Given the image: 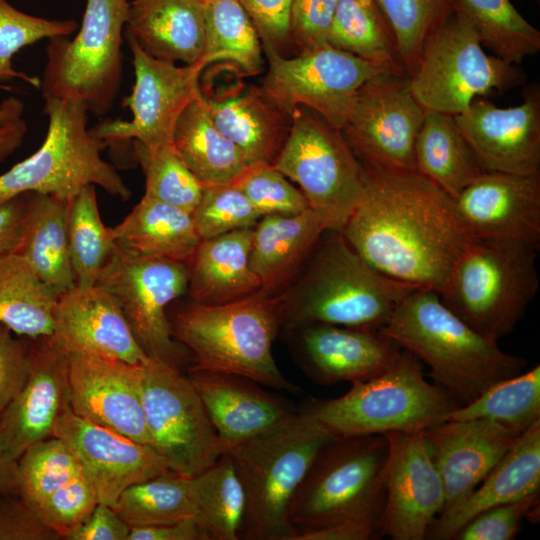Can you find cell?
<instances>
[{"mask_svg":"<svg viewBox=\"0 0 540 540\" xmlns=\"http://www.w3.org/2000/svg\"><path fill=\"white\" fill-rule=\"evenodd\" d=\"M363 167L364 194L342 236L386 277L438 292L475 239L454 198L416 170Z\"/></svg>","mask_w":540,"mask_h":540,"instance_id":"1","label":"cell"},{"mask_svg":"<svg viewBox=\"0 0 540 540\" xmlns=\"http://www.w3.org/2000/svg\"><path fill=\"white\" fill-rule=\"evenodd\" d=\"M380 332L424 362L436 385L459 406L497 382L524 371V358L503 351L441 300L435 290L413 289Z\"/></svg>","mask_w":540,"mask_h":540,"instance_id":"2","label":"cell"},{"mask_svg":"<svg viewBox=\"0 0 540 540\" xmlns=\"http://www.w3.org/2000/svg\"><path fill=\"white\" fill-rule=\"evenodd\" d=\"M319 240L299 277L279 295L282 325L324 323L379 330L413 289L370 266L342 234Z\"/></svg>","mask_w":540,"mask_h":540,"instance_id":"3","label":"cell"},{"mask_svg":"<svg viewBox=\"0 0 540 540\" xmlns=\"http://www.w3.org/2000/svg\"><path fill=\"white\" fill-rule=\"evenodd\" d=\"M173 337L192 355L189 369L225 372L249 378L276 390L300 394L287 380L272 353L282 325L279 295L260 291L233 302H198L179 310L170 320Z\"/></svg>","mask_w":540,"mask_h":540,"instance_id":"4","label":"cell"},{"mask_svg":"<svg viewBox=\"0 0 540 540\" xmlns=\"http://www.w3.org/2000/svg\"><path fill=\"white\" fill-rule=\"evenodd\" d=\"M333 435L299 410L263 433L227 450L246 505L239 540H294L293 496L320 448Z\"/></svg>","mask_w":540,"mask_h":540,"instance_id":"5","label":"cell"},{"mask_svg":"<svg viewBox=\"0 0 540 540\" xmlns=\"http://www.w3.org/2000/svg\"><path fill=\"white\" fill-rule=\"evenodd\" d=\"M457 407L444 389L425 379L421 361L402 349L379 375L353 383L338 398L312 399L299 411L333 436H353L424 431Z\"/></svg>","mask_w":540,"mask_h":540,"instance_id":"6","label":"cell"},{"mask_svg":"<svg viewBox=\"0 0 540 540\" xmlns=\"http://www.w3.org/2000/svg\"><path fill=\"white\" fill-rule=\"evenodd\" d=\"M384 435L333 436L318 451L290 504L299 532L345 520L379 530L386 499Z\"/></svg>","mask_w":540,"mask_h":540,"instance_id":"7","label":"cell"},{"mask_svg":"<svg viewBox=\"0 0 540 540\" xmlns=\"http://www.w3.org/2000/svg\"><path fill=\"white\" fill-rule=\"evenodd\" d=\"M44 103L48 118L45 139L33 154L0 174V203L26 193L70 201L88 185L128 200L130 188L101 155L108 143L87 127V110L52 97H44Z\"/></svg>","mask_w":540,"mask_h":540,"instance_id":"8","label":"cell"},{"mask_svg":"<svg viewBox=\"0 0 540 540\" xmlns=\"http://www.w3.org/2000/svg\"><path fill=\"white\" fill-rule=\"evenodd\" d=\"M537 250L474 239L438 291L443 303L472 329L497 341L509 335L539 288Z\"/></svg>","mask_w":540,"mask_h":540,"instance_id":"9","label":"cell"},{"mask_svg":"<svg viewBox=\"0 0 540 540\" xmlns=\"http://www.w3.org/2000/svg\"><path fill=\"white\" fill-rule=\"evenodd\" d=\"M129 0H87L74 38L48 40L40 90L44 97L82 105L104 116L114 105L122 73Z\"/></svg>","mask_w":540,"mask_h":540,"instance_id":"10","label":"cell"},{"mask_svg":"<svg viewBox=\"0 0 540 540\" xmlns=\"http://www.w3.org/2000/svg\"><path fill=\"white\" fill-rule=\"evenodd\" d=\"M525 80L518 65L485 53L472 24L454 5L426 38L408 85L425 110L455 116L477 97L506 92Z\"/></svg>","mask_w":540,"mask_h":540,"instance_id":"11","label":"cell"},{"mask_svg":"<svg viewBox=\"0 0 540 540\" xmlns=\"http://www.w3.org/2000/svg\"><path fill=\"white\" fill-rule=\"evenodd\" d=\"M274 167L295 182L326 231L342 233L365 190L364 167L341 130L306 107L291 114Z\"/></svg>","mask_w":540,"mask_h":540,"instance_id":"12","label":"cell"},{"mask_svg":"<svg viewBox=\"0 0 540 540\" xmlns=\"http://www.w3.org/2000/svg\"><path fill=\"white\" fill-rule=\"evenodd\" d=\"M140 383L150 446L168 470L191 478L225 453L200 396L179 368L149 358Z\"/></svg>","mask_w":540,"mask_h":540,"instance_id":"13","label":"cell"},{"mask_svg":"<svg viewBox=\"0 0 540 540\" xmlns=\"http://www.w3.org/2000/svg\"><path fill=\"white\" fill-rule=\"evenodd\" d=\"M96 284L118 304L143 351L180 368L188 350L173 337L166 309L187 291V263L117 247Z\"/></svg>","mask_w":540,"mask_h":540,"instance_id":"14","label":"cell"},{"mask_svg":"<svg viewBox=\"0 0 540 540\" xmlns=\"http://www.w3.org/2000/svg\"><path fill=\"white\" fill-rule=\"evenodd\" d=\"M263 51L268 70L259 87L264 95L289 115L306 107L339 129L359 88L390 72L328 43L291 58L270 47Z\"/></svg>","mask_w":540,"mask_h":540,"instance_id":"15","label":"cell"},{"mask_svg":"<svg viewBox=\"0 0 540 540\" xmlns=\"http://www.w3.org/2000/svg\"><path fill=\"white\" fill-rule=\"evenodd\" d=\"M408 82L406 74L385 72L357 91L340 130L363 165L415 170L414 146L425 109Z\"/></svg>","mask_w":540,"mask_h":540,"instance_id":"16","label":"cell"},{"mask_svg":"<svg viewBox=\"0 0 540 540\" xmlns=\"http://www.w3.org/2000/svg\"><path fill=\"white\" fill-rule=\"evenodd\" d=\"M132 53L135 81L122 105L132 119H105L91 132L109 144L138 141L149 148L172 145L175 125L184 109L201 93L199 79L206 68L199 60L178 66L146 54L126 38Z\"/></svg>","mask_w":540,"mask_h":540,"instance_id":"17","label":"cell"},{"mask_svg":"<svg viewBox=\"0 0 540 540\" xmlns=\"http://www.w3.org/2000/svg\"><path fill=\"white\" fill-rule=\"evenodd\" d=\"M386 499L380 535L423 540L445 505L441 476L427 450L423 431L389 432Z\"/></svg>","mask_w":540,"mask_h":540,"instance_id":"18","label":"cell"},{"mask_svg":"<svg viewBox=\"0 0 540 540\" xmlns=\"http://www.w3.org/2000/svg\"><path fill=\"white\" fill-rule=\"evenodd\" d=\"M522 97L508 108L475 99L454 116L483 171L540 173V86H526Z\"/></svg>","mask_w":540,"mask_h":540,"instance_id":"19","label":"cell"},{"mask_svg":"<svg viewBox=\"0 0 540 540\" xmlns=\"http://www.w3.org/2000/svg\"><path fill=\"white\" fill-rule=\"evenodd\" d=\"M454 201L475 239L538 249L540 173L483 171Z\"/></svg>","mask_w":540,"mask_h":540,"instance_id":"20","label":"cell"},{"mask_svg":"<svg viewBox=\"0 0 540 540\" xmlns=\"http://www.w3.org/2000/svg\"><path fill=\"white\" fill-rule=\"evenodd\" d=\"M32 341L28 379L0 414V450L16 460L51 437L56 421L70 407V353L52 335Z\"/></svg>","mask_w":540,"mask_h":540,"instance_id":"21","label":"cell"},{"mask_svg":"<svg viewBox=\"0 0 540 540\" xmlns=\"http://www.w3.org/2000/svg\"><path fill=\"white\" fill-rule=\"evenodd\" d=\"M52 436L74 452L99 502L109 506L131 485L168 470L151 446L89 422L71 407L56 421Z\"/></svg>","mask_w":540,"mask_h":540,"instance_id":"22","label":"cell"},{"mask_svg":"<svg viewBox=\"0 0 540 540\" xmlns=\"http://www.w3.org/2000/svg\"><path fill=\"white\" fill-rule=\"evenodd\" d=\"M142 364L70 354V407L79 417L150 446L141 397Z\"/></svg>","mask_w":540,"mask_h":540,"instance_id":"23","label":"cell"},{"mask_svg":"<svg viewBox=\"0 0 540 540\" xmlns=\"http://www.w3.org/2000/svg\"><path fill=\"white\" fill-rule=\"evenodd\" d=\"M290 331L301 370L318 385L368 380L389 368L402 351L379 330L314 323Z\"/></svg>","mask_w":540,"mask_h":540,"instance_id":"24","label":"cell"},{"mask_svg":"<svg viewBox=\"0 0 540 540\" xmlns=\"http://www.w3.org/2000/svg\"><path fill=\"white\" fill-rule=\"evenodd\" d=\"M52 336L70 354L144 364L149 356L137 342L113 297L99 284L74 285L59 295Z\"/></svg>","mask_w":540,"mask_h":540,"instance_id":"25","label":"cell"},{"mask_svg":"<svg viewBox=\"0 0 540 540\" xmlns=\"http://www.w3.org/2000/svg\"><path fill=\"white\" fill-rule=\"evenodd\" d=\"M523 432L484 419L446 420L424 430L427 450L444 484L443 510L469 495Z\"/></svg>","mask_w":540,"mask_h":540,"instance_id":"26","label":"cell"},{"mask_svg":"<svg viewBox=\"0 0 540 540\" xmlns=\"http://www.w3.org/2000/svg\"><path fill=\"white\" fill-rule=\"evenodd\" d=\"M187 377L200 396L225 452L298 411L285 398L240 375L189 369Z\"/></svg>","mask_w":540,"mask_h":540,"instance_id":"27","label":"cell"},{"mask_svg":"<svg viewBox=\"0 0 540 540\" xmlns=\"http://www.w3.org/2000/svg\"><path fill=\"white\" fill-rule=\"evenodd\" d=\"M540 489V420L525 430L464 499L444 509L425 539L453 540L480 512L525 498Z\"/></svg>","mask_w":540,"mask_h":540,"instance_id":"28","label":"cell"},{"mask_svg":"<svg viewBox=\"0 0 540 540\" xmlns=\"http://www.w3.org/2000/svg\"><path fill=\"white\" fill-rule=\"evenodd\" d=\"M124 35L155 59L194 64L201 59L204 48V3L132 0Z\"/></svg>","mask_w":540,"mask_h":540,"instance_id":"29","label":"cell"},{"mask_svg":"<svg viewBox=\"0 0 540 540\" xmlns=\"http://www.w3.org/2000/svg\"><path fill=\"white\" fill-rule=\"evenodd\" d=\"M324 229L308 208L293 216L265 215L253 227L251 270L268 296L283 293L294 282L321 239Z\"/></svg>","mask_w":540,"mask_h":540,"instance_id":"30","label":"cell"},{"mask_svg":"<svg viewBox=\"0 0 540 540\" xmlns=\"http://www.w3.org/2000/svg\"><path fill=\"white\" fill-rule=\"evenodd\" d=\"M203 97L214 124L239 148L247 167L274 165L288 137L291 115L270 101L260 87L228 97Z\"/></svg>","mask_w":540,"mask_h":540,"instance_id":"31","label":"cell"},{"mask_svg":"<svg viewBox=\"0 0 540 540\" xmlns=\"http://www.w3.org/2000/svg\"><path fill=\"white\" fill-rule=\"evenodd\" d=\"M253 228L200 240L187 262L188 288L194 302L216 305L260 290L249 265Z\"/></svg>","mask_w":540,"mask_h":540,"instance_id":"32","label":"cell"},{"mask_svg":"<svg viewBox=\"0 0 540 540\" xmlns=\"http://www.w3.org/2000/svg\"><path fill=\"white\" fill-rule=\"evenodd\" d=\"M110 232L117 247L129 253L185 263L200 241L191 213L144 195Z\"/></svg>","mask_w":540,"mask_h":540,"instance_id":"33","label":"cell"},{"mask_svg":"<svg viewBox=\"0 0 540 540\" xmlns=\"http://www.w3.org/2000/svg\"><path fill=\"white\" fill-rule=\"evenodd\" d=\"M172 145L203 186L233 184L247 168L239 148L214 124L203 93L181 113Z\"/></svg>","mask_w":540,"mask_h":540,"instance_id":"34","label":"cell"},{"mask_svg":"<svg viewBox=\"0 0 540 540\" xmlns=\"http://www.w3.org/2000/svg\"><path fill=\"white\" fill-rule=\"evenodd\" d=\"M27 216L20 253L58 296L75 285L67 235L69 201L26 193Z\"/></svg>","mask_w":540,"mask_h":540,"instance_id":"35","label":"cell"},{"mask_svg":"<svg viewBox=\"0 0 540 540\" xmlns=\"http://www.w3.org/2000/svg\"><path fill=\"white\" fill-rule=\"evenodd\" d=\"M415 170L455 198L482 172L453 115L425 110L414 146Z\"/></svg>","mask_w":540,"mask_h":540,"instance_id":"36","label":"cell"},{"mask_svg":"<svg viewBox=\"0 0 540 540\" xmlns=\"http://www.w3.org/2000/svg\"><path fill=\"white\" fill-rule=\"evenodd\" d=\"M58 297L20 253L0 258V323L16 336H51Z\"/></svg>","mask_w":540,"mask_h":540,"instance_id":"37","label":"cell"},{"mask_svg":"<svg viewBox=\"0 0 540 540\" xmlns=\"http://www.w3.org/2000/svg\"><path fill=\"white\" fill-rule=\"evenodd\" d=\"M327 43L396 74H406L392 28L377 0H340Z\"/></svg>","mask_w":540,"mask_h":540,"instance_id":"38","label":"cell"},{"mask_svg":"<svg viewBox=\"0 0 540 540\" xmlns=\"http://www.w3.org/2000/svg\"><path fill=\"white\" fill-rule=\"evenodd\" d=\"M205 39L201 61L207 67L229 62L248 77L263 71L262 42L239 0H210L204 3Z\"/></svg>","mask_w":540,"mask_h":540,"instance_id":"39","label":"cell"},{"mask_svg":"<svg viewBox=\"0 0 540 540\" xmlns=\"http://www.w3.org/2000/svg\"><path fill=\"white\" fill-rule=\"evenodd\" d=\"M197 521L210 540H239L246 498L232 458L224 453L213 465L190 478Z\"/></svg>","mask_w":540,"mask_h":540,"instance_id":"40","label":"cell"},{"mask_svg":"<svg viewBox=\"0 0 540 540\" xmlns=\"http://www.w3.org/2000/svg\"><path fill=\"white\" fill-rule=\"evenodd\" d=\"M455 7L494 56L519 65L526 57L539 53L540 31L510 0H455Z\"/></svg>","mask_w":540,"mask_h":540,"instance_id":"41","label":"cell"},{"mask_svg":"<svg viewBox=\"0 0 540 540\" xmlns=\"http://www.w3.org/2000/svg\"><path fill=\"white\" fill-rule=\"evenodd\" d=\"M112 507L131 528L197 518L190 478L170 470L131 485Z\"/></svg>","mask_w":540,"mask_h":540,"instance_id":"42","label":"cell"},{"mask_svg":"<svg viewBox=\"0 0 540 540\" xmlns=\"http://www.w3.org/2000/svg\"><path fill=\"white\" fill-rule=\"evenodd\" d=\"M67 235L75 285L96 284L117 248L101 218L96 186L84 187L69 201Z\"/></svg>","mask_w":540,"mask_h":540,"instance_id":"43","label":"cell"},{"mask_svg":"<svg viewBox=\"0 0 540 540\" xmlns=\"http://www.w3.org/2000/svg\"><path fill=\"white\" fill-rule=\"evenodd\" d=\"M490 420L527 430L540 420V366L501 380L474 401L455 408L446 420Z\"/></svg>","mask_w":540,"mask_h":540,"instance_id":"44","label":"cell"},{"mask_svg":"<svg viewBox=\"0 0 540 540\" xmlns=\"http://www.w3.org/2000/svg\"><path fill=\"white\" fill-rule=\"evenodd\" d=\"M83 473L74 452L61 439L39 441L17 459L18 495L33 507Z\"/></svg>","mask_w":540,"mask_h":540,"instance_id":"45","label":"cell"},{"mask_svg":"<svg viewBox=\"0 0 540 540\" xmlns=\"http://www.w3.org/2000/svg\"><path fill=\"white\" fill-rule=\"evenodd\" d=\"M132 155L145 177L144 196L192 213L204 186L186 167L173 145L149 148L131 141Z\"/></svg>","mask_w":540,"mask_h":540,"instance_id":"46","label":"cell"},{"mask_svg":"<svg viewBox=\"0 0 540 540\" xmlns=\"http://www.w3.org/2000/svg\"><path fill=\"white\" fill-rule=\"evenodd\" d=\"M73 19H48L25 13L7 0H0V85L14 79L40 89L41 79L18 71L13 57L21 49L42 39L70 36L78 29Z\"/></svg>","mask_w":540,"mask_h":540,"instance_id":"47","label":"cell"},{"mask_svg":"<svg viewBox=\"0 0 540 540\" xmlns=\"http://www.w3.org/2000/svg\"><path fill=\"white\" fill-rule=\"evenodd\" d=\"M394 33L401 64L410 76L428 35L454 10L455 0H377Z\"/></svg>","mask_w":540,"mask_h":540,"instance_id":"48","label":"cell"},{"mask_svg":"<svg viewBox=\"0 0 540 540\" xmlns=\"http://www.w3.org/2000/svg\"><path fill=\"white\" fill-rule=\"evenodd\" d=\"M191 215L200 240L253 228L261 218L248 198L232 184L204 186Z\"/></svg>","mask_w":540,"mask_h":540,"instance_id":"49","label":"cell"},{"mask_svg":"<svg viewBox=\"0 0 540 540\" xmlns=\"http://www.w3.org/2000/svg\"><path fill=\"white\" fill-rule=\"evenodd\" d=\"M238 188L262 216H293L309 208L299 188L269 164L248 166L232 184Z\"/></svg>","mask_w":540,"mask_h":540,"instance_id":"50","label":"cell"},{"mask_svg":"<svg viewBox=\"0 0 540 540\" xmlns=\"http://www.w3.org/2000/svg\"><path fill=\"white\" fill-rule=\"evenodd\" d=\"M99 503L96 490L82 473L69 481L36 507L42 521L67 539L91 515Z\"/></svg>","mask_w":540,"mask_h":540,"instance_id":"51","label":"cell"},{"mask_svg":"<svg viewBox=\"0 0 540 540\" xmlns=\"http://www.w3.org/2000/svg\"><path fill=\"white\" fill-rule=\"evenodd\" d=\"M537 506L539 492L488 508L473 517L454 540H512L519 534L524 518H536Z\"/></svg>","mask_w":540,"mask_h":540,"instance_id":"52","label":"cell"},{"mask_svg":"<svg viewBox=\"0 0 540 540\" xmlns=\"http://www.w3.org/2000/svg\"><path fill=\"white\" fill-rule=\"evenodd\" d=\"M340 0H294L290 17L291 41L300 52L327 44L331 21Z\"/></svg>","mask_w":540,"mask_h":540,"instance_id":"53","label":"cell"},{"mask_svg":"<svg viewBox=\"0 0 540 540\" xmlns=\"http://www.w3.org/2000/svg\"><path fill=\"white\" fill-rule=\"evenodd\" d=\"M30 372V343L0 323V414L16 398Z\"/></svg>","mask_w":540,"mask_h":540,"instance_id":"54","label":"cell"},{"mask_svg":"<svg viewBox=\"0 0 540 540\" xmlns=\"http://www.w3.org/2000/svg\"><path fill=\"white\" fill-rule=\"evenodd\" d=\"M262 42L283 55L291 42L290 17L294 0H239Z\"/></svg>","mask_w":540,"mask_h":540,"instance_id":"55","label":"cell"},{"mask_svg":"<svg viewBox=\"0 0 540 540\" xmlns=\"http://www.w3.org/2000/svg\"><path fill=\"white\" fill-rule=\"evenodd\" d=\"M61 539L18 494L0 497V540Z\"/></svg>","mask_w":540,"mask_h":540,"instance_id":"56","label":"cell"},{"mask_svg":"<svg viewBox=\"0 0 540 540\" xmlns=\"http://www.w3.org/2000/svg\"><path fill=\"white\" fill-rule=\"evenodd\" d=\"M131 527L112 506L98 503L67 540H127Z\"/></svg>","mask_w":540,"mask_h":540,"instance_id":"57","label":"cell"},{"mask_svg":"<svg viewBox=\"0 0 540 540\" xmlns=\"http://www.w3.org/2000/svg\"><path fill=\"white\" fill-rule=\"evenodd\" d=\"M26 216L25 194L0 203V258L20 251Z\"/></svg>","mask_w":540,"mask_h":540,"instance_id":"58","label":"cell"},{"mask_svg":"<svg viewBox=\"0 0 540 540\" xmlns=\"http://www.w3.org/2000/svg\"><path fill=\"white\" fill-rule=\"evenodd\" d=\"M127 540H210L196 518L175 523L131 528Z\"/></svg>","mask_w":540,"mask_h":540,"instance_id":"59","label":"cell"},{"mask_svg":"<svg viewBox=\"0 0 540 540\" xmlns=\"http://www.w3.org/2000/svg\"><path fill=\"white\" fill-rule=\"evenodd\" d=\"M380 535L379 528L363 520H345L299 532L294 540H368Z\"/></svg>","mask_w":540,"mask_h":540,"instance_id":"60","label":"cell"},{"mask_svg":"<svg viewBox=\"0 0 540 540\" xmlns=\"http://www.w3.org/2000/svg\"><path fill=\"white\" fill-rule=\"evenodd\" d=\"M27 131L28 127L23 118L0 126V163L21 146Z\"/></svg>","mask_w":540,"mask_h":540,"instance_id":"61","label":"cell"},{"mask_svg":"<svg viewBox=\"0 0 540 540\" xmlns=\"http://www.w3.org/2000/svg\"><path fill=\"white\" fill-rule=\"evenodd\" d=\"M18 494L17 460L0 450V497Z\"/></svg>","mask_w":540,"mask_h":540,"instance_id":"62","label":"cell"},{"mask_svg":"<svg viewBox=\"0 0 540 540\" xmlns=\"http://www.w3.org/2000/svg\"><path fill=\"white\" fill-rule=\"evenodd\" d=\"M0 89L12 90V87L9 85H0ZM24 112L23 102L14 96H10L4 99L0 103V126L8 122L22 118Z\"/></svg>","mask_w":540,"mask_h":540,"instance_id":"63","label":"cell"},{"mask_svg":"<svg viewBox=\"0 0 540 540\" xmlns=\"http://www.w3.org/2000/svg\"><path fill=\"white\" fill-rule=\"evenodd\" d=\"M199 1H201V2H203V3H206V2H208V1H210V0H199Z\"/></svg>","mask_w":540,"mask_h":540,"instance_id":"64","label":"cell"}]
</instances>
